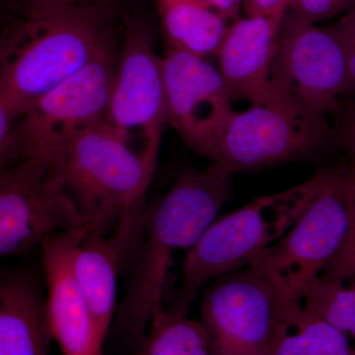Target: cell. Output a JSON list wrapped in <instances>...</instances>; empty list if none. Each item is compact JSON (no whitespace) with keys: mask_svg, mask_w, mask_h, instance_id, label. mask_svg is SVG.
Instances as JSON below:
<instances>
[{"mask_svg":"<svg viewBox=\"0 0 355 355\" xmlns=\"http://www.w3.org/2000/svg\"><path fill=\"white\" fill-rule=\"evenodd\" d=\"M166 123L198 155L212 161L235 112L218 69L186 51L162 58Z\"/></svg>","mask_w":355,"mask_h":355,"instance_id":"7c38bea8","label":"cell"},{"mask_svg":"<svg viewBox=\"0 0 355 355\" xmlns=\"http://www.w3.org/2000/svg\"><path fill=\"white\" fill-rule=\"evenodd\" d=\"M89 228L50 236L41 244L46 312L62 355H104L105 340L93 323L72 272V254Z\"/></svg>","mask_w":355,"mask_h":355,"instance_id":"4fadbf2b","label":"cell"},{"mask_svg":"<svg viewBox=\"0 0 355 355\" xmlns=\"http://www.w3.org/2000/svg\"><path fill=\"white\" fill-rule=\"evenodd\" d=\"M0 50V100L16 121L33 103L119 46L111 0H22Z\"/></svg>","mask_w":355,"mask_h":355,"instance_id":"6da1fadb","label":"cell"},{"mask_svg":"<svg viewBox=\"0 0 355 355\" xmlns=\"http://www.w3.org/2000/svg\"><path fill=\"white\" fill-rule=\"evenodd\" d=\"M352 161H354V162L355 163V160H352Z\"/></svg>","mask_w":355,"mask_h":355,"instance_id":"1f68e13d","label":"cell"},{"mask_svg":"<svg viewBox=\"0 0 355 355\" xmlns=\"http://www.w3.org/2000/svg\"><path fill=\"white\" fill-rule=\"evenodd\" d=\"M287 8L308 22L316 24L319 21L349 12L355 8V0H294Z\"/></svg>","mask_w":355,"mask_h":355,"instance_id":"603a6c76","label":"cell"},{"mask_svg":"<svg viewBox=\"0 0 355 355\" xmlns=\"http://www.w3.org/2000/svg\"><path fill=\"white\" fill-rule=\"evenodd\" d=\"M301 304L336 330L355 338V282H326L318 277L301 293Z\"/></svg>","mask_w":355,"mask_h":355,"instance_id":"ffe728a7","label":"cell"},{"mask_svg":"<svg viewBox=\"0 0 355 355\" xmlns=\"http://www.w3.org/2000/svg\"><path fill=\"white\" fill-rule=\"evenodd\" d=\"M16 120L0 100V171L17 162L15 153Z\"/></svg>","mask_w":355,"mask_h":355,"instance_id":"d4e9b609","label":"cell"},{"mask_svg":"<svg viewBox=\"0 0 355 355\" xmlns=\"http://www.w3.org/2000/svg\"><path fill=\"white\" fill-rule=\"evenodd\" d=\"M345 79V51L336 35L287 8L270 67V90L327 116L340 104Z\"/></svg>","mask_w":355,"mask_h":355,"instance_id":"30bf717a","label":"cell"},{"mask_svg":"<svg viewBox=\"0 0 355 355\" xmlns=\"http://www.w3.org/2000/svg\"><path fill=\"white\" fill-rule=\"evenodd\" d=\"M157 161L133 150L103 121L74 135L44 164L95 232L113 230L125 265L141 247L144 200Z\"/></svg>","mask_w":355,"mask_h":355,"instance_id":"7a4b0ae2","label":"cell"},{"mask_svg":"<svg viewBox=\"0 0 355 355\" xmlns=\"http://www.w3.org/2000/svg\"><path fill=\"white\" fill-rule=\"evenodd\" d=\"M328 166L304 183L261 196L241 209L212 222L187 254L180 286L168 296L166 309L188 316L202 289L224 273L247 266L291 230L328 181Z\"/></svg>","mask_w":355,"mask_h":355,"instance_id":"277c9868","label":"cell"},{"mask_svg":"<svg viewBox=\"0 0 355 355\" xmlns=\"http://www.w3.org/2000/svg\"><path fill=\"white\" fill-rule=\"evenodd\" d=\"M349 355H355V349L350 350Z\"/></svg>","mask_w":355,"mask_h":355,"instance_id":"83f0119b","label":"cell"},{"mask_svg":"<svg viewBox=\"0 0 355 355\" xmlns=\"http://www.w3.org/2000/svg\"><path fill=\"white\" fill-rule=\"evenodd\" d=\"M331 144L328 118L284 93L236 113L210 163L231 174L268 169L313 157Z\"/></svg>","mask_w":355,"mask_h":355,"instance_id":"8992f818","label":"cell"},{"mask_svg":"<svg viewBox=\"0 0 355 355\" xmlns=\"http://www.w3.org/2000/svg\"><path fill=\"white\" fill-rule=\"evenodd\" d=\"M354 200L355 163L347 159L333 166L328 181L291 230L248 266L286 301H299L342 246Z\"/></svg>","mask_w":355,"mask_h":355,"instance_id":"5b68a950","label":"cell"},{"mask_svg":"<svg viewBox=\"0 0 355 355\" xmlns=\"http://www.w3.org/2000/svg\"><path fill=\"white\" fill-rule=\"evenodd\" d=\"M280 23L266 16H240L228 25L216 58L232 103L259 106L268 101Z\"/></svg>","mask_w":355,"mask_h":355,"instance_id":"5bb4252c","label":"cell"},{"mask_svg":"<svg viewBox=\"0 0 355 355\" xmlns=\"http://www.w3.org/2000/svg\"><path fill=\"white\" fill-rule=\"evenodd\" d=\"M168 48L216 57L229 23L205 0H156Z\"/></svg>","mask_w":355,"mask_h":355,"instance_id":"e0dca14e","label":"cell"},{"mask_svg":"<svg viewBox=\"0 0 355 355\" xmlns=\"http://www.w3.org/2000/svg\"><path fill=\"white\" fill-rule=\"evenodd\" d=\"M1 46H2V37L0 36V50H1Z\"/></svg>","mask_w":355,"mask_h":355,"instance_id":"f1b7e54d","label":"cell"},{"mask_svg":"<svg viewBox=\"0 0 355 355\" xmlns=\"http://www.w3.org/2000/svg\"><path fill=\"white\" fill-rule=\"evenodd\" d=\"M121 44L33 103L16 121V160L46 162L74 135L105 121Z\"/></svg>","mask_w":355,"mask_h":355,"instance_id":"ba28073f","label":"cell"},{"mask_svg":"<svg viewBox=\"0 0 355 355\" xmlns=\"http://www.w3.org/2000/svg\"><path fill=\"white\" fill-rule=\"evenodd\" d=\"M320 277L326 282H355V200L347 236Z\"/></svg>","mask_w":355,"mask_h":355,"instance_id":"7402d4cb","label":"cell"},{"mask_svg":"<svg viewBox=\"0 0 355 355\" xmlns=\"http://www.w3.org/2000/svg\"><path fill=\"white\" fill-rule=\"evenodd\" d=\"M328 28L336 35L345 51L347 79L343 96L355 94V8L340 16L335 24Z\"/></svg>","mask_w":355,"mask_h":355,"instance_id":"cb8c5ba5","label":"cell"},{"mask_svg":"<svg viewBox=\"0 0 355 355\" xmlns=\"http://www.w3.org/2000/svg\"><path fill=\"white\" fill-rule=\"evenodd\" d=\"M333 116L331 144L355 160V94L343 96Z\"/></svg>","mask_w":355,"mask_h":355,"instance_id":"44dd1931","label":"cell"},{"mask_svg":"<svg viewBox=\"0 0 355 355\" xmlns=\"http://www.w3.org/2000/svg\"><path fill=\"white\" fill-rule=\"evenodd\" d=\"M2 0H0V3H1Z\"/></svg>","mask_w":355,"mask_h":355,"instance_id":"4dcf8cb0","label":"cell"},{"mask_svg":"<svg viewBox=\"0 0 355 355\" xmlns=\"http://www.w3.org/2000/svg\"><path fill=\"white\" fill-rule=\"evenodd\" d=\"M123 257L111 237L90 231L72 254V272L89 314L106 343L116 317L119 272Z\"/></svg>","mask_w":355,"mask_h":355,"instance_id":"2e32d148","label":"cell"},{"mask_svg":"<svg viewBox=\"0 0 355 355\" xmlns=\"http://www.w3.org/2000/svg\"><path fill=\"white\" fill-rule=\"evenodd\" d=\"M231 176L214 163L203 170H184L147 209L141 247L109 334L132 355L146 338L154 311L164 304L174 254L193 247L216 220L227 202Z\"/></svg>","mask_w":355,"mask_h":355,"instance_id":"3957f363","label":"cell"},{"mask_svg":"<svg viewBox=\"0 0 355 355\" xmlns=\"http://www.w3.org/2000/svg\"><path fill=\"white\" fill-rule=\"evenodd\" d=\"M135 355H210L200 321L173 314L164 304L154 311L146 338Z\"/></svg>","mask_w":355,"mask_h":355,"instance_id":"ac0fdd59","label":"cell"},{"mask_svg":"<svg viewBox=\"0 0 355 355\" xmlns=\"http://www.w3.org/2000/svg\"><path fill=\"white\" fill-rule=\"evenodd\" d=\"M105 123L133 150L158 160L167 125L164 73L146 21L130 20L125 25Z\"/></svg>","mask_w":355,"mask_h":355,"instance_id":"9c48e42d","label":"cell"},{"mask_svg":"<svg viewBox=\"0 0 355 355\" xmlns=\"http://www.w3.org/2000/svg\"><path fill=\"white\" fill-rule=\"evenodd\" d=\"M81 228L94 231L42 161L20 160L0 171V260Z\"/></svg>","mask_w":355,"mask_h":355,"instance_id":"8fae6325","label":"cell"},{"mask_svg":"<svg viewBox=\"0 0 355 355\" xmlns=\"http://www.w3.org/2000/svg\"><path fill=\"white\" fill-rule=\"evenodd\" d=\"M42 284L27 268L0 265V355H51Z\"/></svg>","mask_w":355,"mask_h":355,"instance_id":"9a60e30c","label":"cell"},{"mask_svg":"<svg viewBox=\"0 0 355 355\" xmlns=\"http://www.w3.org/2000/svg\"><path fill=\"white\" fill-rule=\"evenodd\" d=\"M347 336L298 303L272 355H349Z\"/></svg>","mask_w":355,"mask_h":355,"instance_id":"d6986e66","label":"cell"},{"mask_svg":"<svg viewBox=\"0 0 355 355\" xmlns=\"http://www.w3.org/2000/svg\"><path fill=\"white\" fill-rule=\"evenodd\" d=\"M246 16H266L282 20L287 9V0H244Z\"/></svg>","mask_w":355,"mask_h":355,"instance_id":"484cf974","label":"cell"},{"mask_svg":"<svg viewBox=\"0 0 355 355\" xmlns=\"http://www.w3.org/2000/svg\"><path fill=\"white\" fill-rule=\"evenodd\" d=\"M292 1H294V0H287V6H288V4L291 3Z\"/></svg>","mask_w":355,"mask_h":355,"instance_id":"f546056e","label":"cell"},{"mask_svg":"<svg viewBox=\"0 0 355 355\" xmlns=\"http://www.w3.org/2000/svg\"><path fill=\"white\" fill-rule=\"evenodd\" d=\"M297 303L248 266L216 277L200 303L210 355H272Z\"/></svg>","mask_w":355,"mask_h":355,"instance_id":"52a82bcc","label":"cell"},{"mask_svg":"<svg viewBox=\"0 0 355 355\" xmlns=\"http://www.w3.org/2000/svg\"><path fill=\"white\" fill-rule=\"evenodd\" d=\"M229 24L240 17L244 0H205Z\"/></svg>","mask_w":355,"mask_h":355,"instance_id":"4316f807","label":"cell"}]
</instances>
